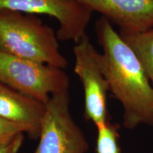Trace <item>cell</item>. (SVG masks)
<instances>
[{"mask_svg":"<svg viewBox=\"0 0 153 153\" xmlns=\"http://www.w3.org/2000/svg\"><path fill=\"white\" fill-rule=\"evenodd\" d=\"M57 32L39 17L0 9V51L62 69L68 60L60 51Z\"/></svg>","mask_w":153,"mask_h":153,"instance_id":"2","label":"cell"},{"mask_svg":"<svg viewBox=\"0 0 153 153\" xmlns=\"http://www.w3.org/2000/svg\"><path fill=\"white\" fill-rule=\"evenodd\" d=\"M95 29L103 48L101 68L109 91L123 106L124 126H153V89L136 55L107 19L97 20Z\"/></svg>","mask_w":153,"mask_h":153,"instance_id":"1","label":"cell"},{"mask_svg":"<svg viewBox=\"0 0 153 153\" xmlns=\"http://www.w3.org/2000/svg\"><path fill=\"white\" fill-rule=\"evenodd\" d=\"M73 53L74 71L79 76L85 94V118L98 128L109 121L107 109L109 85L101 68L100 53L87 33L75 43Z\"/></svg>","mask_w":153,"mask_h":153,"instance_id":"5","label":"cell"},{"mask_svg":"<svg viewBox=\"0 0 153 153\" xmlns=\"http://www.w3.org/2000/svg\"><path fill=\"white\" fill-rule=\"evenodd\" d=\"M45 111L43 103L0 81V117L23 126L29 138H39Z\"/></svg>","mask_w":153,"mask_h":153,"instance_id":"8","label":"cell"},{"mask_svg":"<svg viewBox=\"0 0 153 153\" xmlns=\"http://www.w3.org/2000/svg\"><path fill=\"white\" fill-rule=\"evenodd\" d=\"M114 23L122 33H139L153 28V0H70Z\"/></svg>","mask_w":153,"mask_h":153,"instance_id":"7","label":"cell"},{"mask_svg":"<svg viewBox=\"0 0 153 153\" xmlns=\"http://www.w3.org/2000/svg\"><path fill=\"white\" fill-rule=\"evenodd\" d=\"M138 59L153 89V28L139 33L119 32Z\"/></svg>","mask_w":153,"mask_h":153,"instance_id":"9","label":"cell"},{"mask_svg":"<svg viewBox=\"0 0 153 153\" xmlns=\"http://www.w3.org/2000/svg\"><path fill=\"white\" fill-rule=\"evenodd\" d=\"M119 126L107 122L97 128L96 153H120L119 143Z\"/></svg>","mask_w":153,"mask_h":153,"instance_id":"10","label":"cell"},{"mask_svg":"<svg viewBox=\"0 0 153 153\" xmlns=\"http://www.w3.org/2000/svg\"><path fill=\"white\" fill-rule=\"evenodd\" d=\"M68 91L53 95L45 104L39 143L34 153H86L87 140L70 111Z\"/></svg>","mask_w":153,"mask_h":153,"instance_id":"4","label":"cell"},{"mask_svg":"<svg viewBox=\"0 0 153 153\" xmlns=\"http://www.w3.org/2000/svg\"><path fill=\"white\" fill-rule=\"evenodd\" d=\"M0 9L52 16L59 24L58 39L75 43L86 34L93 13L84 5L70 0H0Z\"/></svg>","mask_w":153,"mask_h":153,"instance_id":"6","label":"cell"},{"mask_svg":"<svg viewBox=\"0 0 153 153\" xmlns=\"http://www.w3.org/2000/svg\"><path fill=\"white\" fill-rule=\"evenodd\" d=\"M25 133L23 126L0 117V148L10 144L19 134Z\"/></svg>","mask_w":153,"mask_h":153,"instance_id":"11","label":"cell"},{"mask_svg":"<svg viewBox=\"0 0 153 153\" xmlns=\"http://www.w3.org/2000/svg\"><path fill=\"white\" fill-rule=\"evenodd\" d=\"M24 140V133H21L7 146L0 148V153H19Z\"/></svg>","mask_w":153,"mask_h":153,"instance_id":"12","label":"cell"},{"mask_svg":"<svg viewBox=\"0 0 153 153\" xmlns=\"http://www.w3.org/2000/svg\"><path fill=\"white\" fill-rule=\"evenodd\" d=\"M0 81L45 105L53 95L68 91L70 87V79L64 69L1 51Z\"/></svg>","mask_w":153,"mask_h":153,"instance_id":"3","label":"cell"}]
</instances>
